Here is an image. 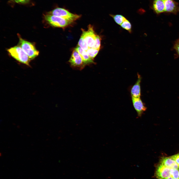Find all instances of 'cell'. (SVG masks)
I'll use <instances>...</instances> for the list:
<instances>
[{
    "label": "cell",
    "mask_w": 179,
    "mask_h": 179,
    "mask_svg": "<svg viewBox=\"0 0 179 179\" xmlns=\"http://www.w3.org/2000/svg\"><path fill=\"white\" fill-rule=\"evenodd\" d=\"M45 18L49 24L56 27L64 28L72 23L60 17L48 14L45 15Z\"/></svg>",
    "instance_id": "obj_4"
},
{
    "label": "cell",
    "mask_w": 179,
    "mask_h": 179,
    "mask_svg": "<svg viewBox=\"0 0 179 179\" xmlns=\"http://www.w3.org/2000/svg\"><path fill=\"white\" fill-rule=\"evenodd\" d=\"M78 45L82 49L86 51L89 48L84 35L82 33L79 41Z\"/></svg>",
    "instance_id": "obj_14"
},
{
    "label": "cell",
    "mask_w": 179,
    "mask_h": 179,
    "mask_svg": "<svg viewBox=\"0 0 179 179\" xmlns=\"http://www.w3.org/2000/svg\"><path fill=\"white\" fill-rule=\"evenodd\" d=\"M82 33L83 34L89 48L93 47L95 41L96 35L95 33L93 27L90 25L88 26L87 31L82 29Z\"/></svg>",
    "instance_id": "obj_6"
},
{
    "label": "cell",
    "mask_w": 179,
    "mask_h": 179,
    "mask_svg": "<svg viewBox=\"0 0 179 179\" xmlns=\"http://www.w3.org/2000/svg\"><path fill=\"white\" fill-rule=\"evenodd\" d=\"M69 61L72 67L80 70L83 69L86 66L80 55L75 48L73 51Z\"/></svg>",
    "instance_id": "obj_5"
},
{
    "label": "cell",
    "mask_w": 179,
    "mask_h": 179,
    "mask_svg": "<svg viewBox=\"0 0 179 179\" xmlns=\"http://www.w3.org/2000/svg\"><path fill=\"white\" fill-rule=\"evenodd\" d=\"M75 48L80 55L85 65L94 63L93 60L90 57L86 51L82 49L78 45Z\"/></svg>",
    "instance_id": "obj_12"
},
{
    "label": "cell",
    "mask_w": 179,
    "mask_h": 179,
    "mask_svg": "<svg viewBox=\"0 0 179 179\" xmlns=\"http://www.w3.org/2000/svg\"><path fill=\"white\" fill-rule=\"evenodd\" d=\"M153 8V10L157 14L165 12L164 0H154Z\"/></svg>",
    "instance_id": "obj_13"
},
{
    "label": "cell",
    "mask_w": 179,
    "mask_h": 179,
    "mask_svg": "<svg viewBox=\"0 0 179 179\" xmlns=\"http://www.w3.org/2000/svg\"><path fill=\"white\" fill-rule=\"evenodd\" d=\"M100 38L99 36L96 35L95 44L92 48L96 49H100Z\"/></svg>",
    "instance_id": "obj_19"
},
{
    "label": "cell",
    "mask_w": 179,
    "mask_h": 179,
    "mask_svg": "<svg viewBox=\"0 0 179 179\" xmlns=\"http://www.w3.org/2000/svg\"><path fill=\"white\" fill-rule=\"evenodd\" d=\"M174 48L179 55V39L175 42Z\"/></svg>",
    "instance_id": "obj_21"
},
{
    "label": "cell",
    "mask_w": 179,
    "mask_h": 179,
    "mask_svg": "<svg viewBox=\"0 0 179 179\" xmlns=\"http://www.w3.org/2000/svg\"><path fill=\"white\" fill-rule=\"evenodd\" d=\"M48 14L57 16L72 22L79 18L81 16L74 14L63 8L58 7L48 13Z\"/></svg>",
    "instance_id": "obj_3"
},
{
    "label": "cell",
    "mask_w": 179,
    "mask_h": 179,
    "mask_svg": "<svg viewBox=\"0 0 179 179\" xmlns=\"http://www.w3.org/2000/svg\"><path fill=\"white\" fill-rule=\"evenodd\" d=\"M30 0H14V1L16 3H21L25 4L28 3Z\"/></svg>",
    "instance_id": "obj_22"
},
{
    "label": "cell",
    "mask_w": 179,
    "mask_h": 179,
    "mask_svg": "<svg viewBox=\"0 0 179 179\" xmlns=\"http://www.w3.org/2000/svg\"><path fill=\"white\" fill-rule=\"evenodd\" d=\"M170 177L175 179H179V169H171Z\"/></svg>",
    "instance_id": "obj_18"
},
{
    "label": "cell",
    "mask_w": 179,
    "mask_h": 179,
    "mask_svg": "<svg viewBox=\"0 0 179 179\" xmlns=\"http://www.w3.org/2000/svg\"><path fill=\"white\" fill-rule=\"evenodd\" d=\"M170 157L175 161L179 167V153Z\"/></svg>",
    "instance_id": "obj_20"
},
{
    "label": "cell",
    "mask_w": 179,
    "mask_h": 179,
    "mask_svg": "<svg viewBox=\"0 0 179 179\" xmlns=\"http://www.w3.org/2000/svg\"><path fill=\"white\" fill-rule=\"evenodd\" d=\"M133 106L136 111L138 117H140L147 109L144 103L140 98L132 97Z\"/></svg>",
    "instance_id": "obj_7"
},
{
    "label": "cell",
    "mask_w": 179,
    "mask_h": 179,
    "mask_svg": "<svg viewBox=\"0 0 179 179\" xmlns=\"http://www.w3.org/2000/svg\"><path fill=\"white\" fill-rule=\"evenodd\" d=\"M120 26L122 28L128 31L129 32L131 31L132 26L130 22L126 19Z\"/></svg>",
    "instance_id": "obj_17"
},
{
    "label": "cell",
    "mask_w": 179,
    "mask_h": 179,
    "mask_svg": "<svg viewBox=\"0 0 179 179\" xmlns=\"http://www.w3.org/2000/svg\"><path fill=\"white\" fill-rule=\"evenodd\" d=\"M141 77L137 74V79L135 84L133 86L131 90L132 97L140 98L141 96L140 83Z\"/></svg>",
    "instance_id": "obj_10"
},
{
    "label": "cell",
    "mask_w": 179,
    "mask_h": 179,
    "mask_svg": "<svg viewBox=\"0 0 179 179\" xmlns=\"http://www.w3.org/2000/svg\"><path fill=\"white\" fill-rule=\"evenodd\" d=\"M10 0L11 1H14V0Z\"/></svg>",
    "instance_id": "obj_24"
},
{
    "label": "cell",
    "mask_w": 179,
    "mask_h": 179,
    "mask_svg": "<svg viewBox=\"0 0 179 179\" xmlns=\"http://www.w3.org/2000/svg\"><path fill=\"white\" fill-rule=\"evenodd\" d=\"M18 45L30 60L34 59L39 54V51L36 49L33 44L20 37H19Z\"/></svg>",
    "instance_id": "obj_2"
},
{
    "label": "cell",
    "mask_w": 179,
    "mask_h": 179,
    "mask_svg": "<svg viewBox=\"0 0 179 179\" xmlns=\"http://www.w3.org/2000/svg\"><path fill=\"white\" fill-rule=\"evenodd\" d=\"M160 164L170 169H179L178 164L171 157L162 158L161 160Z\"/></svg>",
    "instance_id": "obj_11"
},
{
    "label": "cell",
    "mask_w": 179,
    "mask_h": 179,
    "mask_svg": "<svg viewBox=\"0 0 179 179\" xmlns=\"http://www.w3.org/2000/svg\"><path fill=\"white\" fill-rule=\"evenodd\" d=\"M165 12L177 14L179 11L178 3L174 0H164Z\"/></svg>",
    "instance_id": "obj_9"
},
{
    "label": "cell",
    "mask_w": 179,
    "mask_h": 179,
    "mask_svg": "<svg viewBox=\"0 0 179 179\" xmlns=\"http://www.w3.org/2000/svg\"><path fill=\"white\" fill-rule=\"evenodd\" d=\"M110 15L113 18L115 22L120 25L126 19L124 16L121 15L110 14Z\"/></svg>",
    "instance_id": "obj_15"
},
{
    "label": "cell",
    "mask_w": 179,
    "mask_h": 179,
    "mask_svg": "<svg viewBox=\"0 0 179 179\" xmlns=\"http://www.w3.org/2000/svg\"><path fill=\"white\" fill-rule=\"evenodd\" d=\"M171 169L160 164L157 167L155 176L157 179L170 177Z\"/></svg>",
    "instance_id": "obj_8"
},
{
    "label": "cell",
    "mask_w": 179,
    "mask_h": 179,
    "mask_svg": "<svg viewBox=\"0 0 179 179\" xmlns=\"http://www.w3.org/2000/svg\"><path fill=\"white\" fill-rule=\"evenodd\" d=\"M175 179L171 177H169L167 178L162 179Z\"/></svg>",
    "instance_id": "obj_23"
},
{
    "label": "cell",
    "mask_w": 179,
    "mask_h": 179,
    "mask_svg": "<svg viewBox=\"0 0 179 179\" xmlns=\"http://www.w3.org/2000/svg\"><path fill=\"white\" fill-rule=\"evenodd\" d=\"M99 49H96L93 48H89L86 51L90 57L92 59L97 54Z\"/></svg>",
    "instance_id": "obj_16"
},
{
    "label": "cell",
    "mask_w": 179,
    "mask_h": 179,
    "mask_svg": "<svg viewBox=\"0 0 179 179\" xmlns=\"http://www.w3.org/2000/svg\"><path fill=\"white\" fill-rule=\"evenodd\" d=\"M10 55L18 61L30 66V59L22 49L19 46H15L8 49Z\"/></svg>",
    "instance_id": "obj_1"
}]
</instances>
